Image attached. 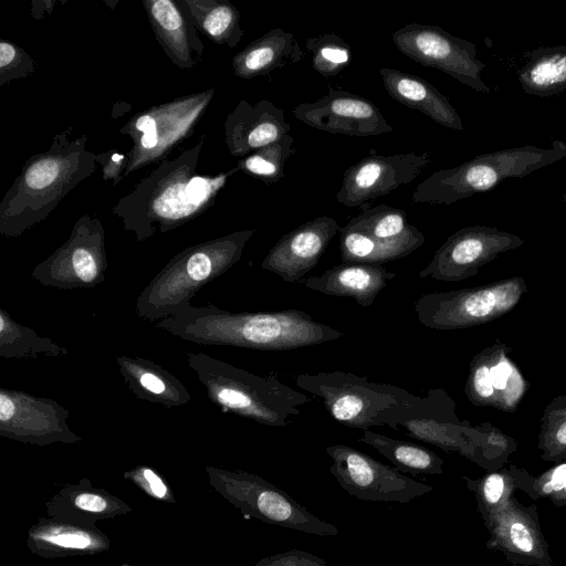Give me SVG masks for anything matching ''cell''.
<instances>
[{
    "mask_svg": "<svg viewBox=\"0 0 566 566\" xmlns=\"http://www.w3.org/2000/svg\"><path fill=\"white\" fill-rule=\"evenodd\" d=\"M347 566H350V565H347Z\"/></svg>",
    "mask_w": 566,
    "mask_h": 566,
    "instance_id": "44",
    "label": "cell"
},
{
    "mask_svg": "<svg viewBox=\"0 0 566 566\" xmlns=\"http://www.w3.org/2000/svg\"><path fill=\"white\" fill-rule=\"evenodd\" d=\"M339 233L343 263L381 265L407 256L424 243L422 233L394 241L378 240L345 228H340Z\"/></svg>",
    "mask_w": 566,
    "mask_h": 566,
    "instance_id": "19",
    "label": "cell"
},
{
    "mask_svg": "<svg viewBox=\"0 0 566 566\" xmlns=\"http://www.w3.org/2000/svg\"><path fill=\"white\" fill-rule=\"evenodd\" d=\"M523 243L517 235L496 228L475 226L458 230L436 251L419 272L421 279L458 281L473 274L499 253Z\"/></svg>",
    "mask_w": 566,
    "mask_h": 566,
    "instance_id": "8",
    "label": "cell"
},
{
    "mask_svg": "<svg viewBox=\"0 0 566 566\" xmlns=\"http://www.w3.org/2000/svg\"><path fill=\"white\" fill-rule=\"evenodd\" d=\"M207 473L212 489L245 516L311 535L338 534L335 525L318 518L259 475L217 468H207Z\"/></svg>",
    "mask_w": 566,
    "mask_h": 566,
    "instance_id": "3",
    "label": "cell"
},
{
    "mask_svg": "<svg viewBox=\"0 0 566 566\" xmlns=\"http://www.w3.org/2000/svg\"><path fill=\"white\" fill-rule=\"evenodd\" d=\"M551 501L554 505L559 507L566 505V484L557 494L551 497Z\"/></svg>",
    "mask_w": 566,
    "mask_h": 566,
    "instance_id": "41",
    "label": "cell"
},
{
    "mask_svg": "<svg viewBox=\"0 0 566 566\" xmlns=\"http://www.w3.org/2000/svg\"><path fill=\"white\" fill-rule=\"evenodd\" d=\"M14 55L15 50L11 44L4 42L0 44V66L2 69L9 65V63L14 59Z\"/></svg>",
    "mask_w": 566,
    "mask_h": 566,
    "instance_id": "39",
    "label": "cell"
},
{
    "mask_svg": "<svg viewBox=\"0 0 566 566\" xmlns=\"http://www.w3.org/2000/svg\"><path fill=\"white\" fill-rule=\"evenodd\" d=\"M486 546L520 566H555L543 535L535 505H523L515 497L485 523Z\"/></svg>",
    "mask_w": 566,
    "mask_h": 566,
    "instance_id": "10",
    "label": "cell"
},
{
    "mask_svg": "<svg viewBox=\"0 0 566 566\" xmlns=\"http://www.w3.org/2000/svg\"><path fill=\"white\" fill-rule=\"evenodd\" d=\"M563 200H564V202L566 205V193L563 195Z\"/></svg>",
    "mask_w": 566,
    "mask_h": 566,
    "instance_id": "42",
    "label": "cell"
},
{
    "mask_svg": "<svg viewBox=\"0 0 566 566\" xmlns=\"http://www.w3.org/2000/svg\"><path fill=\"white\" fill-rule=\"evenodd\" d=\"M470 395L480 399H488L493 394L490 368L484 364L474 365L469 381Z\"/></svg>",
    "mask_w": 566,
    "mask_h": 566,
    "instance_id": "31",
    "label": "cell"
},
{
    "mask_svg": "<svg viewBox=\"0 0 566 566\" xmlns=\"http://www.w3.org/2000/svg\"><path fill=\"white\" fill-rule=\"evenodd\" d=\"M205 30L212 36H231L237 42L242 31L238 25V13L229 4H221L212 9L205 22Z\"/></svg>",
    "mask_w": 566,
    "mask_h": 566,
    "instance_id": "28",
    "label": "cell"
},
{
    "mask_svg": "<svg viewBox=\"0 0 566 566\" xmlns=\"http://www.w3.org/2000/svg\"><path fill=\"white\" fill-rule=\"evenodd\" d=\"M326 452L333 461L329 471L339 486L359 500L406 504L433 491L353 447L333 444Z\"/></svg>",
    "mask_w": 566,
    "mask_h": 566,
    "instance_id": "5",
    "label": "cell"
},
{
    "mask_svg": "<svg viewBox=\"0 0 566 566\" xmlns=\"http://www.w3.org/2000/svg\"><path fill=\"white\" fill-rule=\"evenodd\" d=\"M293 142L294 138L290 134L285 135L244 158L240 163V168L266 184L276 182L284 177L285 164L295 153Z\"/></svg>",
    "mask_w": 566,
    "mask_h": 566,
    "instance_id": "23",
    "label": "cell"
},
{
    "mask_svg": "<svg viewBox=\"0 0 566 566\" xmlns=\"http://www.w3.org/2000/svg\"><path fill=\"white\" fill-rule=\"evenodd\" d=\"M358 440L376 449L400 472L412 475H438L443 471V460L422 446L394 439L368 429L363 430V436Z\"/></svg>",
    "mask_w": 566,
    "mask_h": 566,
    "instance_id": "20",
    "label": "cell"
},
{
    "mask_svg": "<svg viewBox=\"0 0 566 566\" xmlns=\"http://www.w3.org/2000/svg\"><path fill=\"white\" fill-rule=\"evenodd\" d=\"M396 275L382 265L342 263L306 279L304 285L326 295L353 297L368 307Z\"/></svg>",
    "mask_w": 566,
    "mask_h": 566,
    "instance_id": "15",
    "label": "cell"
},
{
    "mask_svg": "<svg viewBox=\"0 0 566 566\" xmlns=\"http://www.w3.org/2000/svg\"><path fill=\"white\" fill-rule=\"evenodd\" d=\"M430 163V151L370 155L345 170L335 198L345 207H360L364 211L370 200L413 181Z\"/></svg>",
    "mask_w": 566,
    "mask_h": 566,
    "instance_id": "7",
    "label": "cell"
},
{
    "mask_svg": "<svg viewBox=\"0 0 566 566\" xmlns=\"http://www.w3.org/2000/svg\"><path fill=\"white\" fill-rule=\"evenodd\" d=\"M305 52L291 32L274 28L252 42L234 59L235 73L242 77L269 75L302 61Z\"/></svg>",
    "mask_w": 566,
    "mask_h": 566,
    "instance_id": "17",
    "label": "cell"
},
{
    "mask_svg": "<svg viewBox=\"0 0 566 566\" xmlns=\"http://www.w3.org/2000/svg\"><path fill=\"white\" fill-rule=\"evenodd\" d=\"M59 174V166L52 159H43L33 165L25 175V184L32 189H42L52 184Z\"/></svg>",
    "mask_w": 566,
    "mask_h": 566,
    "instance_id": "30",
    "label": "cell"
},
{
    "mask_svg": "<svg viewBox=\"0 0 566 566\" xmlns=\"http://www.w3.org/2000/svg\"><path fill=\"white\" fill-rule=\"evenodd\" d=\"M467 486L475 496L478 510L485 523L492 515L500 511L511 500L523 480L522 472L511 474L509 472L490 473L482 479L472 480L463 478Z\"/></svg>",
    "mask_w": 566,
    "mask_h": 566,
    "instance_id": "22",
    "label": "cell"
},
{
    "mask_svg": "<svg viewBox=\"0 0 566 566\" xmlns=\"http://www.w3.org/2000/svg\"><path fill=\"white\" fill-rule=\"evenodd\" d=\"M147 496L168 504H176L175 494L168 482L153 468L140 465L124 473Z\"/></svg>",
    "mask_w": 566,
    "mask_h": 566,
    "instance_id": "26",
    "label": "cell"
},
{
    "mask_svg": "<svg viewBox=\"0 0 566 566\" xmlns=\"http://www.w3.org/2000/svg\"><path fill=\"white\" fill-rule=\"evenodd\" d=\"M72 263L76 275L84 282L92 281L97 274L94 258L85 249H77L74 252Z\"/></svg>",
    "mask_w": 566,
    "mask_h": 566,
    "instance_id": "33",
    "label": "cell"
},
{
    "mask_svg": "<svg viewBox=\"0 0 566 566\" xmlns=\"http://www.w3.org/2000/svg\"><path fill=\"white\" fill-rule=\"evenodd\" d=\"M312 65L323 76L339 74L352 61L350 46L337 34H321L305 40Z\"/></svg>",
    "mask_w": 566,
    "mask_h": 566,
    "instance_id": "24",
    "label": "cell"
},
{
    "mask_svg": "<svg viewBox=\"0 0 566 566\" xmlns=\"http://www.w3.org/2000/svg\"><path fill=\"white\" fill-rule=\"evenodd\" d=\"M27 547L42 558H65L106 552L111 541L96 525L48 516L29 528Z\"/></svg>",
    "mask_w": 566,
    "mask_h": 566,
    "instance_id": "12",
    "label": "cell"
},
{
    "mask_svg": "<svg viewBox=\"0 0 566 566\" xmlns=\"http://www.w3.org/2000/svg\"><path fill=\"white\" fill-rule=\"evenodd\" d=\"M211 271V259L202 252L192 254L188 260L187 272L189 276L195 281H202L207 279Z\"/></svg>",
    "mask_w": 566,
    "mask_h": 566,
    "instance_id": "34",
    "label": "cell"
},
{
    "mask_svg": "<svg viewBox=\"0 0 566 566\" xmlns=\"http://www.w3.org/2000/svg\"><path fill=\"white\" fill-rule=\"evenodd\" d=\"M136 127L144 132L142 146L144 148H154L158 143L157 127L153 117L144 115L136 122Z\"/></svg>",
    "mask_w": 566,
    "mask_h": 566,
    "instance_id": "35",
    "label": "cell"
},
{
    "mask_svg": "<svg viewBox=\"0 0 566 566\" xmlns=\"http://www.w3.org/2000/svg\"><path fill=\"white\" fill-rule=\"evenodd\" d=\"M391 39L396 48L415 62L442 71L476 92L490 93L481 76L485 63L478 59L474 43L439 25L420 23L401 27Z\"/></svg>",
    "mask_w": 566,
    "mask_h": 566,
    "instance_id": "4",
    "label": "cell"
},
{
    "mask_svg": "<svg viewBox=\"0 0 566 566\" xmlns=\"http://www.w3.org/2000/svg\"><path fill=\"white\" fill-rule=\"evenodd\" d=\"M140 384L144 388L154 394H161L165 390L164 382L151 374H144L140 377Z\"/></svg>",
    "mask_w": 566,
    "mask_h": 566,
    "instance_id": "37",
    "label": "cell"
},
{
    "mask_svg": "<svg viewBox=\"0 0 566 566\" xmlns=\"http://www.w3.org/2000/svg\"><path fill=\"white\" fill-rule=\"evenodd\" d=\"M120 566H130L129 564L125 563V564H122Z\"/></svg>",
    "mask_w": 566,
    "mask_h": 566,
    "instance_id": "43",
    "label": "cell"
},
{
    "mask_svg": "<svg viewBox=\"0 0 566 566\" xmlns=\"http://www.w3.org/2000/svg\"><path fill=\"white\" fill-rule=\"evenodd\" d=\"M555 447H557L558 451H566V421L560 424L554 436Z\"/></svg>",
    "mask_w": 566,
    "mask_h": 566,
    "instance_id": "40",
    "label": "cell"
},
{
    "mask_svg": "<svg viewBox=\"0 0 566 566\" xmlns=\"http://www.w3.org/2000/svg\"><path fill=\"white\" fill-rule=\"evenodd\" d=\"M296 386L321 398L337 422L363 430L385 426L392 412L415 397L398 386L338 370L301 374L296 377Z\"/></svg>",
    "mask_w": 566,
    "mask_h": 566,
    "instance_id": "2",
    "label": "cell"
},
{
    "mask_svg": "<svg viewBox=\"0 0 566 566\" xmlns=\"http://www.w3.org/2000/svg\"><path fill=\"white\" fill-rule=\"evenodd\" d=\"M343 228L386 241L416 237L422 233L417 227L407 221L405 210L386 205L364 210Z\"/></svg>",
    "mask_w": 566,
    "mask_h": 566,
    "instance_id": "21",
    "label": "cell"
},
{
    "mask_svg": "<svg viewBox=\"0 0 566 566\" xmlns=\"http://www.w3.org/2000/svg\"><path fill=\"white\" fill-rule=\"evenodd\" d=\"M515 283L434 292L421 295L415 312L421 325L432 329H457L484 323L509 310L518 298Z\"/></svg>",
    "mask_w": 566,
    "mask_h": 566,
    "instance_id": "6",
    "label": "cell"
},
{
    "mask_svg": "<svg viewBox=\"0 0 566 566\" xmlns=\"http://www.w3.org/2000/svg\"><path fill=\"white\" fill-rule=\"evenodd\" d=\"M216 181L193 177L186 185L178 186L167 191L156 205L157 211L161 216L169 218L186 216L210 196L214 186L222 185L223 179L217 184Z\"/></svg>",
    "mask_w": 566,
    "mask_h": 566,
    "instance_id": "25",
    "label": "cell"
},
{
    "mask_svg": "<svg viewBox=\"0 0 566 566\" xmlns=\"http://www.w3.org/2000/svg\"><path fill=\"white\" fill-rule=\"evenodd\" d=\"M14 413V405L4 394L0 395V419L9 420Z\"/></svg>",
    "mask_w": 566,
    "mask_h": 566,
    "instance_id": "38",
    "label": "cell"
},
{
    "mask_svg": "<svg viewBox=\"0 0 566 566\" xmlns=\"http://www.w3.org/2000/svg\"><path fill=\"white\" fill-rule=\"evenodd\" d=\"M512 368L506 361H500L490 368V377L495 389H504L507 385Z\"/></svg>",
    "mask_w": 566,
    "mask_h": 566,
    "instance_id": "36",
    "label": "cell"
},
{
    "mask_svg": "<svg viewBox=\"0 0 566 566\" xmlns=\"http://www.w3.org/2000/svg\"><path fill=\"white\" fill-rule=\"evenodd\" d=\"M292 114L305 125L329 134L367 137L394 130L373 102L338 90H329L313 103L298 104Z\"/></svg>",
    "mask_w": 566,
    "mask_h": 566,
    "instance_id": "9",
    "label": "cell"
},
{
    "mask_svg": "<svg viewBox=\"0 0 566 566\" xmlns=\"http://www.w3.org/2000/svg\"><path fill=\"white\" fill-rule=\"evenodd\" d=\"M290 129L283 109L270 101L255 105L242 102L234 113L230 130L233 153L240 155L258 150L282 139Z\"/></svg>",
    "mask_w": 566,
    "mask_h": 566,
    "instance_id": "16",
    "label": "cell"
},
{
    "mask_svg": "<svg viewBox=\"0 0 566 566\" xmlns=\"http://www.w3.org/2000/svg\"><path fill=\"white\" fill-rule=\"evenodd\" d=\"M151 13L155 20L166 30H177L181 25V17L175 4L169 0L153 3Z\"/></svg>",
    "mask_w": 566,
    "mask_h": 566,
    "instance_id": "32",
    "label": "cell"
},
{
    "mask_svg": "<svg viewBox=\"0 0 566 566\" xmlns=\"http://www.w3.org/2000/svg\"><path fill=\"white\" fill-rule=\"evenodd\" d=\"M385 90L391 98L419 111L437 124L463 130L462 119L449 98L426 80L403 71L382 67L379 70Z\"/></svg>",
    "mask_w": 566,
    "mask_h": 566,
    "instance_id": "14",
    "label": "cell"
},
{
    "mask_svg": "<svg viewBox=\"0 0 566 566\" xmlns=\"http://www.w3.org/2000/svg\"><path fill=\"white\" fill-rule=\"evenodd\" d=\"M566 484V462L545 472L537 479H530L523 475L520 489L531 499L553 497Z\"/></svg>",
    "mask_w": 566,
    "mask_h": 566,
    "instance_id": "27",
    "label": "cell"
},
{
    "mask_svg": "<svg viewBox=\"0 0 566 566\" xmlns=\"http://www.w3.org/2000/svg\"><path fill=\"white\" fill-rule=\"evenodd\" d=\"M517 77L526 94L551 97L563 93L566 90V45L532 51Z\"/></svg>",
    "mask_w": 566,
    "mask_h": 566,
    "instance_id": "18",
    "label": "cell"
},
{
    "mask_svg": "<svg viewBox=\"0 0 566 566\" xmlns=\"http://www.w3.org/2000/svg\"><path fill=\"white\" fill-rule=\"evenodd\" d=\"M565 158L566 143L557 139L549 148L526 145L481 154L457 167L431 174L417 185L411 201L452 205L489 191L507 178H523Z\"/></svg>",
    "mask_w": 566,
    "mask_h": 566,
    "instance_id": "1",
    "label": "cell"
},
{
    "mask_svg": "<svg viewBox=\"0 0 566 566\" xmlns=\"http://www.w3.org/2000/svg\"><path fill=\"white\" fill-rule=\"evenodd\" d=\"M254 566H327V563L312 553L293 548L263 557Z\"/></svg>",
    "mask_w": 566,
    "mask_h": 566,
    "instance_id": "29",
    "label": "cell"
},
{
    "mask_svg": "<svg viewBox=\"0 0 566 566\" xmlns=\"http://www.w3.org/2000/svg\"><path fill=\"white\" fill-rule=\"evenodd\" d=\"M339 230L338 222L331 217L310 220L284 234L270 250L261 268L285 282L296 283L316 266Z\"/></svg>",
    "mask_w": 566,
    "mask_h": 566,
    "instance_id": "11",
    "label": "cell"
},
{
    "mask_svg": "<svg viewBox=\"0 0 566 566\" xmlns=\"http://www.w3.org/2000/svg\"><path fill=\"white\" fill-rule=\"evenodd\" d=\"M48 516L96 525L97 522L128 514L132 506L88 479L63 486L44 504Z\"/></svg>",
    "mask_w": 566,
    "mask_h": 566,
    "instance_id": "13",
    "label": "cell"
}]
</instances>
